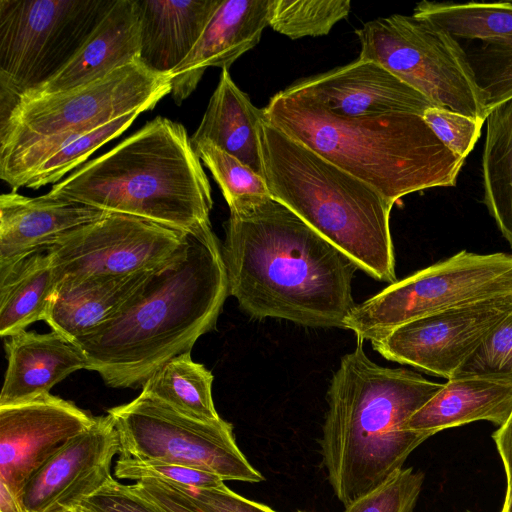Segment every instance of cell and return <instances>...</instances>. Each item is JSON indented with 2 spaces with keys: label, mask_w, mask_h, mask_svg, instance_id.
Wrapping results in <instances>:
<instances>
[{
  "label": "cell",
  "mask_w": 512,
  "mask_h": 512,
  "mask_svg": "<svg viewBox=\"0 0 512 512\" xmlns=\"http://www.w3.org/2000/svg\"><path fill=\"white\" fill-rule=\"evenodd\" d=\"M228 292L256 319L343 328L357 265L285 205L268 199L225 224Z\"/></svg>",
  "instance_id": "1"
},
{
  "label": "cell",
  "mask_w": 512,
  "mask_h": 512,
  "mask_svg": "<svg viewBox=\"0 0 512 512\" xmlns=\"http://www.w3.org/2000/svg\"><path fill=\"white\" fill-rule=\"evenodd\" d=\"M228 295L222 246L209 225L188 233L114 316L73 343L107 386L142 387L215 327Z\"/></svg>",
  "instance_id": "2"
},
{
  "label": "cell",
  "mask_w": 512,
  "mask_h": 512,
  "mask_svg": "<svg viewBox=\"0 0 512 512\" xmlns=\"http://www.w3.org/2000/svg\"><path fill=\"white\" fill-rule=\"evenodd\" d=\"M357 339L330 381L320 440L329 483L344 507L400 471L429 438L407 422L443 387L416 372L376 364Z\"/></svg>",
  "instance_id": "3"
},
{
  "label": "cell",
  "mask_w": 512,
  "mask_h": 512,
  "mask_svg": "<svg viewBox=\"0 0 512 512\" xmlns=\"http://www.w3.org/2000/svg\"><path fill=\"white\" fill-rule=\"evenodd\" d=\"M263 110L269 124L393 203L427 188L455 186L464 164L420 114L344 117L285 90Z\"/></svg>",
  "instance_id": "4"
},
{
  "label": "cell",
  "mask_w": 512,
  "mask_h": 512,
  "mask_svg": "<svg viewBox=\"0 0 512 512\" xmlns=\"http://www.w3.org/2000/svg\"><path fill=\"white\" fill-rule=\"evenodd\" d=\"M185 127L157 116L47 193L195 232L211 225V187Z\"/></svg>",
  "instance_id": "5"
},
{
  "label": "cell",
  "mask_w": 512,
  "mask_h": 512,
  "mask_svg": "<svg viewBox=\"0 0 512 512\" xmlns=\"http://www.w3.org/2000/svg\"><path fill=\"white\" fill-rule=\"evenodd\" d=\"M271 196L346 254L369 276L396 282L390 232L393 202L265 118L260 130Z\"/></svg>",
  "instance_id": "6"
},
{
  "label": "cell",
  "mask_w": 512,
  "mask_h": 512,
  "mask_svg": "<svg viewBox=\"0 0 512 512\" xmlns=\"http://www.w3.org/2000/svg\"><path fill=\"white\" fill-rule=\"evenodd\" d=\"M356 34L359 58L380 64L437 107L486 121L485 96L448 32L413 15L393 14L365 23Z\"/></svg>",
  "instance_id": "7"
},
{
  "label": "cell",
  "mask_w": 512,
  "mask_h": 512,
  "mask_svg": "<svg viewBox=\"0 0 512 512\" xmlns=\"http://www.w3.org/2000/svg\"><path fill=\"white\" fill-rule=\"evenodd\" d=\"M115 0H0V112L53 77Z\"/></svg>",
  "instance_id": "8"
},
{
  "label": "cell",
  "mask_w": 512,
  "mask_h": 512,
  "mask_svg": "<svg viewBox=\"0 0 512 512\" xmlns=\"http://www.w3.org/2000/svg\"><path fill=\"white\" fill-rule=\"evenodd\" d=\"M168 94L171 75L155 72L136 59L71 90L21 97L0 112V158L43 138L92 129L134 111L143 113Z\"/></svg>",
  "instance_id": "9"
},
{
  "label": "cell",
  "mask_w": 512,
  "mask_h": 512,
  "mask_svg": "<svg viewBox=\"0 0 512 512\" xmlns=\"http://www.w3.org/2000/svg\"><path fill=\"white\" fill-rule=\"evenodd\" d=\"M510 295L512 254L462 250L356 305L345 320V329L374 342L412 320Z\"/></svg>",
  "instance_id": "10"
},
{
  "label": "cell",
  "mask_w": 512,
  "mask_h": 512,
  "mask_svg": "<svg viewBox=\"0 0 512 512\" xmlns=\"http://www.w3.org/2000/svg\"><path fill=\"white\" fill-rule=\"evenodd\" d=\"M119 436V458L182 465L224 481L259 483L264 476L239 449L231 423L184 416L143 393L107 410Z\"/></svg>",
  "instance_id": "11"
},
{
  "label": "cell",
  "mask_w": 512,
  "mask_h": 512,
  "mask_svg": "<svg viewBox=\"0 0 512 512\" xmlns=\"http://www.w3.org/2000/svg\"><path fill=\"white\" fill-rule=\"evenodd\" d=\"M187 234L139 217L109 213L67 232L48 251L59 286L154 270L184 245Z\"/></svg>",
  "instance_id": "12"
},
{
  "label": "cell",
  "mask_w": 512,
  "mask_h": 512,
  "mask_svg": "<svg viewBox=\"0 0 512 512\" xmlns=\"http://www.w3.org/2000/svg\"><path fill=\"white\" fill-rule=\"evenodd\" d=\"M512 311V295L407 322L371 342L385 359L451 379L491 329Z\"/></svg>",
  "instance_id": "13"
},
{
  "label": "cell",
  "mask_w": 512,
  "mask_h": 512,
  "mask_svg": "<svg viewBox=\"0 0 512 512\" xmlns=\"http://www.w3.org/2000/svg\"><path fill=\"white\" fill-rule=\"evenodd\" d=\"M412 15L458 41L485 96L488 114L512 99V1H422Z\"/></svg>",
  "instance_id": "14"
},
{
  "label": "cell",
  "mask_w": 512,
  "mask_h": 512,
  "mask_svg": "<svg viewBox=\"0 0 512 512\" xmlns=\"http://www.w3.org/2000/svg\"><path fill=\"white\" fill-rule=\"evenodd\" d=\"M94 419L51 393L0 406V481L22 503L34 474Z\"/></svg>",
  "instance_id": "15"
},
{
  "label": "cell",
  "mask_w": 512,
  "mask_h": 512,
  "mask_svg": "<svg viewBox=\"0 0 512 512\" xmlns=\"http://www.w3.org/2000/svg\"><path fill=\"white\" fill-rule=\"evenodd\" d=\"M119 436L110 415L73 437L26 484L25 512H72L112 477Z\"/></svg>",
  "instance_id": "16"
},
{
  "label": "cell",
  "mask_w": 512,
  "mask_h": 512,
  "mask_svg": "<svg viewBox=\"0 0 512 512\" xmlns=\"http://www.w3.org/2000/svg\"><path fill=\"white\" fill-rule=\"evenodd\" d=\"M284 90L307 97L344 117L391 113L423 115L435 106L380 64L362 58L296 81Z\"/></svg>",
  "instance_id": "17"
},
{
  "label": "cell",
  "mask_w": 512,
  "mask_h": 512,
  "mask_svg": "<svg viewBox=\"0 0 512 512\" xmlns=\"http://www.w3.org/2000/svg\"><path fill=\"white\" fill-rule=\"evenodd\" d=\"M273 0H222L186 58L170 72L171 95L180 105L209 67L229 69L254 48L269 26Z\"/></svg>",
  "instance_id": "18"
},
{
  "label": "cell",
  "mask_w": 512,
  "mask_h": 512,
  "mask_svg": "<svg viewBox=\"0 0 512 512\" xmlns=\"http://www.w3.org/2000/svg\"><path fill=\"white\" fill-rule=\"evenodd\" d=\"M75 201L28 197L16 190L0 196V266L47 250L64 234L109 214Z\"/></svg>",
  "instance_id": "19"
},
{
  "label": "cell",
  "mask_w": 512,
  "mask_h": 512,
  "mask_svg": "<svg viewBox=\"0 0 512 512\" xmlns=\"http://www.w3.org/2000/svg\"><path fill=\"white\" fill-rule=\"evenodd\" d=\"M140 47L135 0H115L73 57L48 81L21 97L56 94L101 79L139 59Z\"/></svg>",
  "instance_id": "20"
},
{
  "label": "cell",
  "mask_w": 512,
  "mask_h": 512,
  "mask_svg": "<svg viewBox=\"0 0 512 512\" xmlns=\"http://www.w3.org/2000/svg\"><path fill=\"white\" fill-rule=\"evenodd\" d=\"M7 338L8 366L0 406L50 393L68 375L87 367L82 350L57 332L22 331Z\"/></svg>",
  "instance_id": "21"
},
{
  "label": "cell",
  "mask_w": 512,
  "mask_h": 512,
  "mask_svg": "<svg viewBox=\"0 0 512 512\" xmlns=\"http://www.w3.org/2000/svg\"><path fill=\"white\" fill-rule=\"evenodd\" d=\"M141 30L140 61L170 74L189 54L222 0H135Z\"/></svg>",
  "instance_id": "22"
},
{
  "label": "cell",
  "mask_w": 512,
  "mask_h": 512,
  "mask_svg": "<svg viewBox=\"0 0 512 512\" xmlns=\"http://www.w3.org/2000/svg\"><path fill=\"white\" fill-rule=\"evenodd\" d=\"M264 110L257 108L222 69L191 143L208 140L264 178L260 130Z\"/></svg>",
  "instance_id": "23"
},
{
  "label": "cell",
  "mask_w": 512,
  "mask_h": 512,
  "mask_svg": "<svg viewBox=\"0 0 512 512\" xmlns=\"http://www.w3.org/2000/svg\"><path fill=\"white\" fill-rule=\"evenodd\" d=\"M154 270L61 284L45 322L52 331L74 342L114 316L144 286Z\"/></svg>",
  "instance_id": "24"
},
{
  "label": "cell",
  "mask_w": 512,
  "mask_h": 512,
  "mask_svg": "<svg viewBox=\"0 0 512 512\" xmlns=\"http://www.w3.org/2000/svg\"><path fill=\"white\" fill-rule=\"evenodd\" d=\"M512 414V385L451 378L408 420V429L429 437L447 428L485 420L499 427Z\"/></svg>",
  "instance_id": "25"
},
{
  "label": "cell",
  "mask_w": 512,
  "mask_h": 512,
  "mask_svg": "<svg viewBox=\"0 0 512 512\" xmlns=\"http://www.w3.org/2000/svg\"><path fill=\"white\" fill-rule=\"evenodd\" d=\"M58 291V279L47 250L0 266V335L10 337L45 321Z\"/></svg>",
  "instance_id": "26"
},
{
  "label": "cell",
  "mask_w": 512,
  "mask_h": 512,
  "mask_svg": "<svg viewBox=\"0 0 512 512\" xmlns=\"http://www.w3.org/2000/svg\"><path fill=\"white\" fill-rule=\"evenodd\" d=\"M486 122L484 203L512 249V99L494 108Z\"/></svg>",
  "instance_id": "27"
},
{
  "label": "cell",
  "mask_w": 512,
  "mask_h": 512,
  "mask_svg": "<svg viewBox=\"0 0 512 512\" xmlns=\"http://www.w3.org/2000/svg\"><path fill=\"white\" fill-rule=\"evenodd\" d=\"M212 383V373L186 352L159 368L142 386L141 393L184 416L211 422L221 418L214 406Z\"/></svg>",
  "instance_id": "28"
},
{
  "label": "cell",
  "mask_w": 512,
  "mask_h": 512,
  "mask_svg": "<svg viewBox=\"0 0 512 512\" xmlns=\"http://www.w3.org/2000/svg\"><path fill=\"white\" fill-rule=\"evenodd\" d=\"M141 113L134 111L98 127L74 131L54 153L28 174L21 187L39 189L58 183L102 145L120 136Z\"/></svg>",
  "instance_id": "29"
},
{
  "label": "cell",
  "mask_w": 512,
  "mask_h": 512,
  "mask_svg": "<svg viewBox=\"0 0 512 512\" xmlns=\"http://www.w3.org/2000/svg\"><path fill=\"white\" fill-rule=\"evenodd\" d=\"M191 144L220 187L230 213L244 211L271 197L264 178L236 157L208 140Z\"/></svg>",
  "instance_id": "30"
},
{
  "label": "cell",
  "mask_w": 512,
  "mask_h": 512,
  "mask_svg": "<svg viewBox=\"0 0 512 512\" xmlns=\"http://www.w3.org/2000/svg\"><path fill=\"white\" fill-rule=\"evenodd\" d=\"M350 8L349 0H273L269 26L290 39L323 36Z\"/></svg>",
  "instance_id": "31"
},
{
  "label": "cell",
  "mask_w": 512,
  "mask_h": 512,
  "mask_svg": "<svg viewBox=\"0 0 512 512\" xmlns=\"http://www.w3.org/2000/svg\"><path fill=\"white\" fill-rule=\"evenodd\" d=\"M452 378L512 385V311L491 329Z\"/></svg>",
  "instance_id": "32"
},
{
  "label": "cell",
  "mask_w": 512,
  "mask_h": 512,
  "mask_svg": "<svg viewBox=\"0 0 512 512\" xmlns=\"http://www.w3.org/2000/svg\"><path fill=\"white\" fill-rule=\"evenodd\" d=\"M424 483V473L402 468L376 489L345 507L344 512H413Z\"/></svg>",
  "instance_id": "33"
},
{
  "label": "cell",
  "mask_w": 512,
  "mask_h": 512,
  "mask_svg": "<svg viewBox=\"0 0 512 512\" xmlns=\"http://www.w3.org/2000/svg\"><path fill=\"white\" fill-rule=\"evenodd\" d=\"M118 479H152L175 483L193 489H212L223 486L224 480L216 474L182 465L152 461L118 459L114 467Z\"/></svg>",
  "instance_id": "34"
},
{
  "label": "cell",
  "mask_w": 512,
  "mask_h": 512,
  "mask_svg": "<svg viewBox=\"0 0 512 512\" xmlns=\"http://www.w3.org/2000/svg\"><path fill=\"white\" fill-rule=\"evenodd\" d=\"M423 119L438 140L453 154L465 160L481 134L484 121L447 108L432 106Z\"/></svg>",
  "instance_id": "35"
},
{
  "label": "cell",
  "mask_w": 512,
  "mask_h": 512,
  "mask_svg": "<svg viewBox=\"0 0 512 512\" xmlns=\"http://www.w3.org/2000/svg\"><path fill=\"white\" fill-rule=\"evenodd\" d=\"M78 512H160L152 503L111 477L104 486L82 501Z\"/></svg>",
  "instance_id": "36"
},
{
  "label": "cell",
  "mask_w": 512,
  "mask_h": 512,
  "mask_svg": "<svg viewBox=\"0 0 512 512\" xmlns=\"http://www.w3.org/2000/svg\"><path fill=\"white\" fill-rule=\"evenodd\" d=\"M183 487L202 512H277L265 504L235 493L225 484L212 489Z\"/></svg>",
  "instance_id": "37"
},
{
  "label": "cell",
  "mask_w": 512,
  "mask_h": 512,
  "mask_svg": "<svg viewBox=\"0 0 512 512\" xmlns=\"http://www.w3.org/2000/svg\"><path fill=\"white\" fill-rule=\"evenodd\" d=\"M132 487L160 512H202L181 485L143 479Z\"/></svg>",
  "instance_id": "38"
},
{
  "label": "cell",
  "mask_w": 512,
  "mask_h": 512,
  "mask_svg": "<svg viewBox=\"0 0 512 512\" xmlns=\"http://www.w3.org/2000/svg\"><path fill=\"white\" fill-rule=\"evenodd\" d=\"M492 438L501 457L506 483L509 486L512 483V414L508 421L492 434Z\"/></svg>",
  "instance_id": "39"
},
{
  "label": "cell",
  "mask_w": 512,
  "mask_h": 512,
  "mask_svg": "<svg viewBox=\"0 0 512 512\" xmlns=\"http://www.w3.org/2000/svg\"><path fill=\"white\" fill-rule=\"evenodd\" d=\"M0 512H25L21 501L0 481Z\"/></svg>",
  "instance_id": "40"
},
{
  "label": "cell",
  "mask_w": 512,
  "mask_h": 512,
  "mask_svg": "<svg viewBox=\"0 0 512 512\" xmlns=\"http://www.w3.org/2000/svg\"><path fill=\"white\" fill-rule=\"evenodd\" d=\"M501 512H512V483L507 486Z\"/></svg>",
  "instance_id": "41"
},
{
  "label": "cell",
  "mask_w": 512,
  "mask_h": 512,
  "mask_svg": "<svg viewBox=\"0 0 512 512\" xmlns=\"http://www.w3.org/2000/svg\"><path fill=\"white\" fill-rule=\"evenodd\" d=\"M463 512H473V511L466 510V511H463Z\"/></svg>",
  "instance_id": "42"
},
{
  "label": "cell",
  "mask_w": 512,
  "mask_h": 512,
  "mask_svg": "<svg viewBox=\"0 0 512 512\" xmlns=\"http://www.w3.org/2000/svg\"><path fill=\"white\" fill-rule=\"evenodd\" d=\"M72 512H78V511L74 510V511H72Z\"/></svg>",
  "instance_id": "43"
},
{
  "label": "cell",
  "mask_w": 512,
  "mask_h": 512,
  "mask_svg": "<svg viewBox=\"0 0 512 512\" xmlns=\"http://www.w3.org/2000/svg\"><path fill=\"white\" fill-rule=\"evenodd\" d=\"M298 512H305V511H298Z\"/></svg>",
  "instance_id": "44"
}]
</instances>
